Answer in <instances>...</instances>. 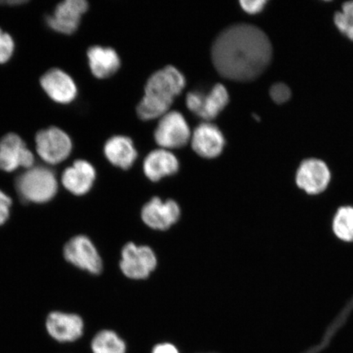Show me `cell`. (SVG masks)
Returning a JSON list of instances; mask_svg holds the SVG:
<instances>
[{"label": "cell", "instance_id": "cell-17", "mask_svg": "<svg viewBox=\"0 0 353 353\" xmlns=\"http://www.w3.org/2000/svg\"><path fill=\"white\" fill-rule=\"evenodd\" d=\"M179 169L178 159L165 149L156 150L148 154L143 163L144 174L152 182L174 175Z\"/></svg>", "mask_w": 353, "mask_h": 353}, {"label": "cell", "instance_id": "cell-19", "mask_svg": "<svg viewBox=\"0 0 353 353\" xmlns=\"http://www.w3.org/2000/svg\"><path fill=\"white\" fill-rule=\"evenodd\" d=\"M104 152L113 165L122 170H129L138 157L132 140L123 136L109 139L105 145Z\"/></svg>", "mask_w": 353, "mask_h": 353}, {"label": "cell", "instance_id": "cell-4", "mask_svg": "<svg viewBox=\"0 0 353 353\" xmlns=\"http://www.w3.org/2000/svg\"><path fill=\"white\" fill-rule=\"evenodd\" d=\"M157 257L151 247L129 242L123 247L121 270L132 280H144L157 268Z\"/></svg>", "mask_w": 353, "mask_h": 353}, {"label": "cell", "instance_id": "cell-25", "mask_svg": "<svg viewBox=\"0 0 353 353\" xmlns=\"http://www.w3.org/2000/svg\"><path fill=\"white\" fill-rule=\"evenodd\" d=\"M12 204L11 198L0 190V226L10 219Z\"/></svg>", "mask_w": 353, "mask_h": 353}, {"label": "cell", "instance_id": "cell-7", "mask_svg": "<svg viewBox=\"0 0 353 353\" xmlns=\"http://www.w3.org/2000/svg\"><path fill=\"white\" fill-rule=\"evenodd\" d=\"M35 143L39 157L50 165L64 161L72 150L70 137L56 127L39 131L35 137Z\"/></svg>", "mask_w": 353, "mask_h": 353}, {"label": "cell", "instance_id": "cell-12", "mask_svg": "<svg viewBox=\"0 0 353 353\" xmlns=\"http://www.w3.org/2000/svg\"><path fill=\"white\" fill-rule=\"evenodd\" d=\"M48 333L60 343L78 341L83 334L85 323L81 316L73 313L52 312L46 320Z\"/></svg>", "mask_w": 353, "mask_h": 353}, {"label": "cell", "instance_id": "cell-13", "mask_svg": "<svg viewBox=\"0 0 353 353\" xmlns=\"http://www.w3.org/2000/svg\"><path fill=\"white\" fill-rule=\"evenodd\" d=\"M88 8L85 0H65L57 6L54 15L48 17L47 23L57 32L72 34L77 32Z\"/></svg>", "mask_w": 353, "mask_h": 353}, {"label": "cell", "instance_id": "cell-28", "mask_svg": "<svg viewBox=\"0 0 353 353\" xmlns=\"http://www.w3.org/2000/svg\"><path fill=\"white\" fill-rule=\"evenodd\" d=\"M2 3H6V4H10V6H13V4H21V3H25L26 1H4V2H1Z\"/></svg>", "mask_w": 353, "mask_h": 353}, {"label": "cell", "instance_id": "cell-18", "mask_svg": "<svg viewBox=\"0 0 353 353\" xmlns=\"http://www.w3.org/2000/svg\"><path fill=\"white\" fill-rule=\"evenodd\" d=\"M91 72L99 79L112 77L121 66L117 52L110 48L91 47L88 51Z\"/></svg>", "mask_w": 353, "mask_h": 353}, {"label": "cell", "instance_id": "cell-8", "mask_svg": "<svg viewBox=\"0 0 353 353\" xmlns=\"http://www.w3.org/2000/svg\"><path fill=\"white\" fill-rule=\"evenodd\" d=\"M191 138L188 123L179 112L166 113L161 117L154 131V139L163 149L183 148Z\"/></svg>", "mask_w": 353, "mask_h": 353}, {"label": "cell", "instance_id": "cell-14", "mask_svg": "<svg viewBox=\"0 0 353 353\" xmlns=\"http://www.w3.org/2000/svg\"><path fill=\"white\" fill-rule=\"evenodd\" d=\"M41 86L56 103H72L77 95V88L72 77L59 69L48 70L41 79Z\"/></svg>", "mask_w": 353, "mask_h": 353}, {"label": "cell", "instance_id": "cell-22", "mask_svg": "<svg viewBox=\"0 0 353 353\" xmlns=\"http://www.w3.org/2000/svg\"><path fill=\"white\" fill-rule=\"evenodd\" d=\"M334 24L342 34L353 41V1L344 3L334 15Z\"/></svg>", "mask_w": 353, "mask_h": 353}, {"label": "cell", "instance_id": "cell-20", "mask_svg": "<svg viewBox=\"0 0 353 353\" xmlns=\"http://www.w3.org/2000/svg\"><path fill=\"white\" fill-rule=\"evenodd\" d=\"M331 228L339 241L353 243V205H343L335 212Z\"/></svg>", "mask_w": 353, "mask_h": 353}, {"label": "cell", "instance_id": "cell-27", "mask_svg": "<svg viewBox=\"0 0 353 353\" xmlns=\"http://www.w3.org/2000/svg\"><path fill=\"white\" fill-rule=\"evenodd\" d=\"M151 353H180L179 348L174 344L164 342L156 344Z\"/></svg>", "mask_w": 353, "mask_h": 353}, {"label": "cell", "instance_id": "cell-9", "mask_svg": "<svg viewBox=\"0 0 353 353\" xmlns=\"http://www.w3.org/2000/svg\"><path fill=\"white\" fill-rule=\"evenodd\" d=\"M229 95L226 88L221 83L214 85L208 94L191 92L187 96V105L197 117L209 121L217 117L227 107Z\"/></svg>", "mask_w": 353, "mask_h": 353}, {"label": "cell", "instance_id": "cell-5", "mask_svg": "<svg viewBox=\"0 0 353 353\" xmlns=\"http://www.w3.org/2000/svg\"><path fill=\"white\" fill-rule=\"evenodd\" d=\"M332 174L326 163L319 159L304 160L295 174V184L299 191L310 196L322 195L330 188Z\"/></svg>", "mask_w": 353, "mask_h": 353}, {"label": "cell", "instance_id": "cell-3", "mask_svg": "<svg viewBox=\"0 0 353 353\" xmlns=\"http://www.w3.org/2000/svg\"><path fill=\"white\" fill-rule=\"evenodd\" d=\"M16 187L22 201L43 204L56 196L59 183L54 172L46 168L34 167L17 179Z\"/></svg>", "mask_w": 353, "mask_h": 353}, {"label": "cell", "instance_id": "cell-6", "mask_svg": "<svg viewBox=\"0 0 353 353\" xmlns=\"http://www.w3.org/2000/svg\"><path fill=\"white\" fill-rule=\"evenodd\" d=\"M63 255L66 261L90 274L99 275L103 271V259L99 250L86 236L78 235L66 242Z\"/></svg>", "mask_w": 353, "mask_h": 353}, {"label": "cell", "instance_id": "cell-21", "mask_svg": "<svg viewBox=\"0 0 353 353\" xmlns=\"http://www.w3.org/2000/svg\"><path fill=\"white\" fill-rule=\"evenodd\" d=\"M92 353H126V343L112 330L99 331L91 343Z\"/></svg>", "mask_w": 353, "mask_h": 353}, {"label": "cell", "instance_id": "cell-16", "mask_svg": "<svg viewBox=\"0 0 353 353\" xmlns=\"http://www.w3.org/2000/svg\"><path fill=\"white\" fill-rule=\"evenodd\" d=\"M95 179L94 166L85 161L79 160L64 170L61 175V183L73 195L83 196L90 191Z\"/></svg>", "mask_w": 353, "mask_h": 353}, {"label": "cell", "instance_id": "cell-26", "mask_svg": "<svg viewBox=\"0 0 353 353\" xmlns=\"http://www.w3.org/2000/svg\"><path fill=\"white\" fill-rule=\"evenodd\" d=\"M241 6L243 10L250 14H256L263 10L266 6V0H243L241 1Z\"/></svg>", "mask_w": 353, "mask_h": 353}, {"label": "cell", "instance_id": "cell-2", "mask_svg": "<svg viewBox=\"0 0 353 353\" xmlns=\"http://www.w3.org/2000/svg\"><path fill=\"white\" fill-rule=\"evenodd\" d=\"M185 85L184 77L174 66L168 65L154 72L149 78L145 95L137 108L139 118L151 121L165 116Z\"/></svg>", "mask_w": 353, "mask_h": 353}, {"label": "cell", "instance_id": "cell-24", "mask_svg": "<svg viewBox=\"0 0 353 353\" xmlns=\"http://www.w3.org/2000/svg\"><path fill=\"white\" fill-rule=\"evenodd\" d=\"M292 92L290 87L284 83H276L270 88V96L277 104H284L288 101Z\"/></svg>", "mask_w": 353, "mask_h": 353}, {"label": "cell", "instance_id": "cell-11", "mask_svg": "<svg viewBox=\"0 0 353 353\" xmlns=\"http://www.w3.org/2000/svg\"><path fill=\"white\" fill-rule=\"evenodd\" d=\"M34 161L33 153L20 136L8 134L0 140V170L12 172L19 167L30 169Z\"/></svg>", "mask_w": 353, "mask_h": 353}, {"label": "cell", "instance_id": "cell-1", "mask_svg": "<svg viewBox=\"0 0 353 353\" xmlns=\"http://www.w3.org/2000/svg\"><path fill=\"white\" fill-rule=\"evenodd\" d=\"M272 47L262 30L249 24L230 26L212 48V60L224 78L237 82L254 81L271 63Z\"/></svg>", "mask_w": 353, "mask_h": 353}, {"label": "cell", "instance_id": "cell-10", "mask_svg": "<svg viewBox=\"0 0 353 353\" xmlns=\"http://www.w3.org/2000/svg\"><path fill=\"white\" fill-rule=\"evenodd\" d=\"M181 217L180 206L174 200L163 201L154 197L143 205L141 211L143 222L154 230L165 231L174 225Z\"/></svg>", "mask_w": 353, "mask_h": 353}, {"label": "cell", "instance_id": "cell-15", "mask_svg": "<svg viewBox=\"0 0 353 353\" xmlns=\"http://www.w3.org/2000/svg\"><path fill=\"white\" fill-rule=\"evenodd\" d=\"M194 151L203 158L212 159L223 152L225 140L222 132L213 123H201L192 135Z\"/></svg>", "mask_w": 353, "mask_h": 353}, {"label": "cell", "instance_id": "cell-23", "mask_svg": "<svg viewBox=\"0 0 353 353\" xmlns=\"http://www.w3.org/2000/svg\"><path fill=\"white\" fill-rule=\"evenodd\" d=\"M14 51V42L10 34L0 29V63H6L11 59Z\"/></svg>", "mask_w": 353, "mask_h": 353}, {"label": "cell", "instance_id": "cell-29", "mask_svg": "<svg viewBox=\"0 0 353 353\" xmlns=\"http://www.w3.org/2000/svg\"><path fill=\"white\" fill-rule=\"evenodd\" d=\"M260 352H261V351H260Z\"/></svg>", "mask_w": 353, "mask_h": 353}]
</instances>
